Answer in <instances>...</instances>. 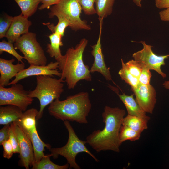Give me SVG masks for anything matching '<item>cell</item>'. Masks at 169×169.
<instances>
[{
  "mask_svg": "<svg viewBox=\"0 0 169 169\" xmlns=\"http://www.w3.org/2000/svg\"><path fill=\"white\" fill-rule=\"evenodd\" d=\"M125 111L118 107L106 106L102 114L105 125L102 130L94 131L88 135L87 143L97 152L110 150L119 153L121 145L119 133Z\"/></svg>",
  "mask_w": 169,
  "mask_h": 169,
  "instance_id": "6da1fadb",
  "label": "cell"
},
{
  "mask_svg": "<svg viewBox=\"0 0 169 169\" xmlns=\"http://www.w3.org/2000/svg\"><path fill=\"white\" fill-rule=\"evenodd\" d=\"M88 43L87 39H82L74 48L68 49L64 55L56 60L61 73L60 78L66 83L69 89L74 88L81 80H92L89 67L84 64L83 59Z\"/></svg>",
  "mask_w": 169,
  "mask_h": 169,
  "instance_id": "7a4b0ae2",
  "label": "cell"
},
{
  "mask_svg": "<svg viewBox=\"0 0 169 169\" xmlns=\"http://www.w3.org/2000/svg\"><path fill=\"white\" fill-rule=\"evenodd\" d=\"M91 107L89 93L81 92L64 100L55 99L50 104L48 111L50 115L57 119L86 124Z\"/></svg>",
  "mask_w": 169,
  "mask_h": 169,
  "instance_id": "3957f363",
  "label": "cell"
},
{
  "mask_svg": "<svg viewBox=\"0 0 169 169\" xmlns=\"http://www.w3.org/2000/svg\"><path fill=\"white\" fill-rule=\"evenodd\" d=\"M50 75L36 76V85L35 89L28 91V95L37 98L39 101L40 108L36 118L38 120L43 116L45 108L54 100L59 99L64 91L63 82L60 78L57 79Z\"/></svg>",
  "mask_w": 169,
  "mask_h": 169,
  "instance_id": "277c9868",
  "label": "cell"
},
{
  "mask_svg": "<svg viewBox=\"0 0 169 169\" xmlns=\"http://www.w3.org/2000/svg\"><path fill=\"white\" fill-rule=\"evenodd\" d=\"M68 132V139L66 144L64 146L58 148H51L49 149L51 156L54 159L59 155L64 157L69 166V168L81 169L76 161V158L79 153L84 152L90 156L96 161L99 160L87 148L85 145L86 141L79 139L74 130L68 120L63 121Z\"/></svg>",
  "mask_w": 169,
  "mask_h": 169,
  "instance_id": "5b68a950",
  "label": "cell"
},
{
  "mask_svg": "<svg viewBox=\"0 0 169 169\" xmlns=\"http://www.w3.org/2000/svg\"><path fill=\"white\" fill-rule=\"evenodd\" d=\"M49 9V18L56 16L65 18L68 21L69 27L73 30L91 29L87 22L80 18L82 9L77 0H61L57 4L51 6Z\"/></svg>",
  "mask_w": 169,
  "mask_h": 169,
  "instance_id": "8992f818",
  "label": "cell"
},
{
  "mask_svg": "<svg viewBox=\"0 0 169 169\" xmlns=\"http://www.w3.org/2000/svg\"><path fill=\"white\" fill-rule=\"evenodd\" d=\"M30 65H45L47 60L44 51L36 39V33L29 32L22 35L14 43Z\"/></svg>",
  "mask_w": 169,
  "mask_h": 169,
  "instance_id": "52a82bcc",
  "label": "cell"
},
{
  "mask_svg": "<svg viewBox=\"0 0 169 169\" xmlns=\"http://www.w3.org/2000/svg\"><path fill=\"white\" fill-rule=\"evenodd\" d=\"M33 101V98L28 95V91L21 84H13L9 88L0 86V106L13 105L25 111Z\"/></svg>",
  "mask_w": 169,
  "mask_h": 169,
  "instance_id": "ba28073f",
  "label": "cell"
},
{
  "mask_svg": "<svg viewBox=\"0 0 169 169\" xmlns=\"http://www.w3.org/2000/svg\"><path fill=\"white\" fill-rule=\"evenodd\" d=\"M139 42L142 44L143 48L141 50L132 54L133 59L137 61L143 68L145 67L150 70H154L163 78H166V75L161 70V67L165 65V60L169 57V54L157 55L152 51V46L147 44L144 41H141Z\"/></svg>",
  "mask_w": 169,
  "mask_h": 169,
  "instance_id": "9c48e42d",
  "label": "cell"
},
{
  "mask_svg": "<svg viewBox=\"0 0 169 169\" xmlns=\"http://www.w3.org/2000/svg\"><path fill=\"white\" fill-rule=\"evenodd\" d=\"M10 126L16 135L19 144L20 150V164L26 169H29L34 161L32 143L28 136L15 122L11 123Z\"/></svg>",
  "mask_w": 169,
  "mask_h": 169,
  "instance_id": "30bf717a",
  "label": "cell"
},
{
  "mask_svg": "<svg viewBox=\"0 0 169 169\" xmlns=\"http://www.w3.org/2000/svg\"><path fill=\"white\" fill-rule=\"evenodd\" d=\"M136 97V100L146 113L152 114L156 103V92L151 84L139 83L135 88H131Z\"/></svg>",
  "mask_w": 169,
  "mask_h": 169,
  "instance_id": "8fae6325",
  "label": "cell"
},
{
  "mask_svg": "<svg viewBox=\"0 0 169 169\" xmlns=\"http://www.w3.org/2000/svg\"><path fill=\"white\" fill-rule=\"evenodd\" d=\"M58 63L57 61L51 62L45 65H30L27 68L18 73L8 85L17 83L23 79L33 76L54 75L60 77L61 73L58 70Z\"/></svg>",
  "mask_w": 169,
  "mask_h": 169,
  "instance_id": "7c38bea8",
  "label": "cell"
},
{
  "mask_svg": "<svg viewBox=\"0 0 169 169\" xmlns=\"http://www.w3.org/2000/svg\"><path fill=\"white\" fill-rule=\"evenodd\" d=\"M100 33L96 43L91 46L92 50V55L94 58V62L90 71L91 73L97 72L100 73L107 81H112L110 68L107 67L105 61L101 44V38L102 30L103 20H99Z\"/></svg>",
  "mask_w": 169,
  "mask_h": 169,
  "instance_id": "4fadbf2b",
  "label": "cell"
},
{
  "mask_svg": "<svg viewBox=\"0 0 169 169\" xmlns=\"http://www.w3.org/2000/svg\"><path fill=\"white\" fill-rule=\"evenodd\" d=\"M15 61L13 58L10 60L0 58V86L8 85L10 80L24 69V63L18 62L16 64H14L13 63Z\"/></svg>",
  "mask_w": 169,
  "mask_h": 169,
  "instance_id": "5bb4252c",
  "label": "cell"
},
{
  "mask_svg": "<svg viewBox=\"0 0 169 169\" xmlns=\"http://www.w3.org/2000/svg\"><path fill=\"white\" fill-rule=\"evenodd\" d=\"M21 13L13 17L11 25L5 37L8 41L14 43L22 35L29 32L31 22Z\"/></svg>",
  "mask_w": 169,
  "mask_h": 169,
  "instance_id": "9a60e30c",
  "label": "cell"
},
{
  "mask_svg": "<svg viewBox=\"0 0 169 169\" xmlns=\"http://www.w3.org/2000/svg\"><path fill=\"white\" fill-rule=\"evenodd\" d=\"M119 98L123 103L126 109L128 114L136 116L148 121L150 118L140 106L134 98V94L128 95L125 93L119 94L116 93Z\"/></svg>",
  "mask_w": 169,
  "mask_h": 169,
  "instance_id": "2e32d148",
  "label": "cell"
},
{
  "mask_svg": "<svg viewBox=\"0 0 169 169\" xmlns=\"http://www.w3.org/2000/svg\"><path fill=\"white\" fill-rule=\"evenodd\" d=\"M24 132L29 138L32 145L34 156V162H38L45 155L44 151L45 150V148L49 150L51 148V146L49 144L45 143L42 140L38 135L36 127L30 131Z\"/></svg>",
  "mask_w": 169,
  "mask_h": 169,
  "instance_id": "e0dca14e",
  "label": "cell"
},
{
  "mask_svg": "<svg viewBox=\"0 0 169 169\" xmlns=\"http://www.w3.org/2000/svg\"><path fill=\"white\" fill-rule=\"evenodd\" d=\"M23 111L13 105L0 107V124L5 125L18 121L22 116Z\"/></svg>",
  "mask_w": 169,
  "mask_h": 169,
  "instance_id": "ac0fdd59",
  "label": "cell"
},
{
  "mask_svg": "<svg viewBox=\"0 0 169 169\" xmlns=\"http://www.w3.org/2000/svg\"><path fill=\"white\" fill-rule=\"evenodd\" d=\"M38 111L35 108L26 110L16 124L24 132L29 131L36 127V118Z\"/></svg>",
  "mask_w": 169,
  "mask_h": 169,
  "instance_id": "d6986e66",
  "label": "cell"
},
{
  "mask_svg": "<svg viewBox=\"0 0 169 169\" xmlns=\"http://www.w3.org/2000/svg\"><path fill=\"white\" fill-rule=\"evenodd\" d=\"M50 43L47 45V52L51 57H54L56 60L62 55L60 47L63 45L62 36L58 33H53L49 36Z\"/></svg>",
  "mask_w": 169,
  "mask_h": 169,
  "instance_id": "ffe728a7",
  "label": "cell"
},
{
  "mask_svg": "<svg viewBox=\"0 0 169 169\" xmlns=\"http://www.w3.org/2000/svg\"><path fill=\"white\" fill-rule=\"evenodd\" d=\"M148 121L139 117L128 115L122 120V125L126 126L141 133L148 128Z\"/></svg>",
  "mask_w": 169,
  "mask_h": 169,
  "instance_id": "44dd1931",
  "label": "cell"
},
{
  "mask_svg": "<svg viewBox=\"0 0 169 169\" xmlns=\"http://www.w3.org/2000/svg\"><path fill=\"white\" fill-rule=\"evenodd\" d=\"M115 0H96L95 3L96 14L99 20L111 14Z\"/></svg>",
  "mask_w": 169,
  "mask_h": 169,
  "instance_id": "7402d4cb",
  "label": "cell"
},
{
  "mask_svg": "<svg viewBox=\"0 0 169 169\" xmlns=\"http://www.w3.org/2000/svg\"><path fill=\"white\" fill-rule=\"evenodd\" d=\"M20 7L21 14L28 18L36 11L41 0H14Z\"/></svg>",
  "mask_w": 169,
  "mask_h": 169,
  "instance_id": "603a6c76",
  "label": "cell"
},
{
  "mask_svg": "<svg viewBox=\"0 0 169 169\" xmlns=\"http://www.w3.org/2000/svg\"><path fill=\"white\" fill-rule=\"evenodd\" d=\"M51 154L45 155L39 161L34 162L32 165V169H67L69 167L67 163L63 165L55 164L50 159Z\"/></svg>",
  "mask_w": 169,
  "mask_h": 169,
  "instance_id": "cb8c5ba5",
  "label": "cell"
},
{
  "mask_svg": "<svg viewBox=\"0 0 169 169\" xmlns=\"http://www.w3.org/2000/svg\"><path fill=\"white\" fill-rule=\"evenodd\" d=\"M141 133L126 126L122 125L119 133L120 142L121 144L127 140L131 141L137 140L139 139Z\"/></svg>",
  "mask_w": 169,
  "mask_h": 169,
  "instance_id": "d4e9b609",
  "label": "cell"
},
{
  "mask_svg": "<svg viewBox=\"0 0 169 169\" xmlns=\"http://www.w3.org/2000/svg\"><path fill=\"white\" fill-rule=\"evenodd\" d=\"M122 68L118 72V74L122 80L131 86V88L136 87L139 84L138 78L132 75L128 71L125 63L121 59Z\"/></svg>",
  "mask_w": 169,
  "mask_h": 169,
  "instance_id": "484cf974",
  "label": "cell"
},
{
  "mask_svg": "<svg viewBox=\"0 0 169 169\" xmlns=\"http://www.w3.org/2000/svg\"><path fill=\"white\" fill-rule=\"evenodd\" d=\"M58 23L56 25L49 22L43 23L47 26L52 33H56L61 35L62 37L64 36L65 29L67 27H69L70 24L68 21L63 18H58Z\"/></svg>",
  "mask_w": 169,
  "mask_h": 169,
  "instance_id": "4316f807",
  "label": "cell"
},
{
  "mask_svg": "<svg viewBox=\"0 0 169 169\" xmlns=\"http://www.w3.org/2000/svg\"><path fill=\"white\" fill-rule=\"evenodd\" d=\"M7 52L14 57L18 62H22L23 57L19 54L16 51L13 43L5 40H3L0 42V54H2L3 52Z\"/></svg>",
  "mask_w": 169,
  "mask_h": 169,
  "instance_id": "83f0119b",
  "label": "cell"
},
{
  "mask_svg": "<svg viewBox=\"0 0 169 169\" xmlns=\"http://www.w3.org/2000/svg\"><path fill=\"white\" fill-rule=\"evenodd\" d=\"M13 17L4 14L0 18V38L5 37L6 34L12 23Z\"/></svg>",
  "mask_w": 169,
  "mask_h": 169,
  "instance_id": "f1b7e54d",
  "label": "cell"
},
{
  "mask_svg": "<svg viewBox=\"0 0 169 169\" xmlns=\"http://www.w3.org/2000/svg\"><path fill=\"white\" fill-rule=\"evenodd\" d=\"M125 64L129 72L133 76L138 78L143 68L142 66L134 59L128 61Z\"/></svg>",
  "mask_w": 169,
  "mask_h": 169,
  "instance_id": "f546056e",
  "label": "cell"
},
{
  "mask_svg": "<svg viewBox=\"0 0 169 169\" xmlns=\"http://www.w3.org/2000/svg\"><path fill=\"white\" fill-rule=\"evenodd\" d=\"M80 5L82 10L87 15L96 14L94 4L96 0H77Z\"/></svg>",
  "mask_w": 169,
  "mask_h": 169,
  "instance_id": "4dcf8cb0",
  "label": "cell"
},
{
  "mask_svg": "<svg viewBox=\"0 0 169 169\" xmlns=\"http://www.w3.org/2000/svg\"><path fill=\"white\" fill-rule=\"evenodd\" d=\"M150 70L145 67L143 68L138 79L140 84L144 85L150 84L152 74Z\"/></svg>",
  "mask_w": 169,
  "mask_h": 169,
  "instance_id": "1f68e13d",
  "label": "cell"
},
{
  "mask_svg": "<svg viewBox=\"0 0 169 169\" xmlns=\"http://www.w3.org/2000/svg\"><path fill=\"white\" fill-rule=\"evenodd\" d=\"M3 149V157L4 158L9 159L12 156L13 153V148L9 139L3 142L2 144Z\"/></svg>",
  "mask_w": 169,
  "mask_h": 169,
  "instance_id": "d6a6232c",
  "label": "cell"
},
{
  "mask_svg": "<svg viewBox=\"0 0 169 169\" xmlns=\"http://www.w3.org/2000/svg\"><path fill=\"white\" fill-rule=\"evenodd\" d=\"M9 140H10L12 145L13 153L20 154V149L15 134L13 132L11 126L9 131Z\"/></svg>",
  "mask_w": 169,
  "mask_h": 169,
  "instance_id": "836d02e7",
  "label": "cell"
},
{
  "mask_svg": "<svg viewBox=\"0 0 169 169\" xmlns=\"http://www.w3.org/2000/svg\"><path fill=\"white\" fill-rule=\"evenodd\" d=\"M10 124L4 125V126L0 130V145L5 141L9 138V131Z\"/></svg>",
  "mask_w": 169,
  "mask_h": 169,
  "instance_id": "e575fe53",
  "label": "cell"
},
{
  "mask_svg": "<svg viewBox=\"0 0 169 169\" xmlns=\"http://www.w3.org/2000/svg\"><path fill=\"white\" fill-rule=\"evenodd\" d=\"M61 0H41V5L38 8L40 10L49 9L50 7L57 4Z\"/></svg>",
  "mask_w": 169,
  "mask_h": 169,
  "instance_id": "d590c367",
  "label": "cell"
},
{
  "mask_svg": "<svg viewBox=\"0 0 169 169\" xmlns=\"http://www.w3.org/2000/svg\"><path fill=\"white\" fill-rule=\"evenodd\" d=\"M156 7L159 9L169 8V0H155Z\"/></svg>",
  "mask_w": 169,
  "mask_h": 169,
  "instance_id": "8d00e7d4",
  "label": "cell"
},
{
  "mask_svg": "<svg viewBox=\"0 0 169 169\" xmlns=\"http://www.w3.org/2000/svg\"><path fill=\"white\" fill-rule=\"evenodd\" d=\"M159 14L161 20L169 22V8L160 11Z\"/></svg>",
  "mask_w": 169,
  "mask_h": 169,
  "instance_id": "74e56055",
  "label": "cell"
},
{
  "mask_svg": "<svg viewBox=\"0 0 169 169\" xmlns=\"http://www.w3.org/2000/svg\"><path fill=\"white\" fill-rule=\"evenodd\" d=\"M142 0H132L133 3L138 7L141 8L142 4L141 3Z\"/></svg>",
  "mask_w": 169,
  "mask_h": 169,
  "instance_id": "f35d334b",
  "label": "cell"
},
{
  "mask_svg": "<svg viewBox=\"0 0 169 169\" xmlns=\"http://www.w3.org/2000/svg\"><path fill=\"white\" fill-rule=\"evenodd\" d=\"M164 87L166 89H169V81H165L163 83Z\"/></svg>",
  "mask_w": 169,
  "mask_h": 169,
  "instance_id": "ab89813d",
  "label": "cell"
}]
</instances>
